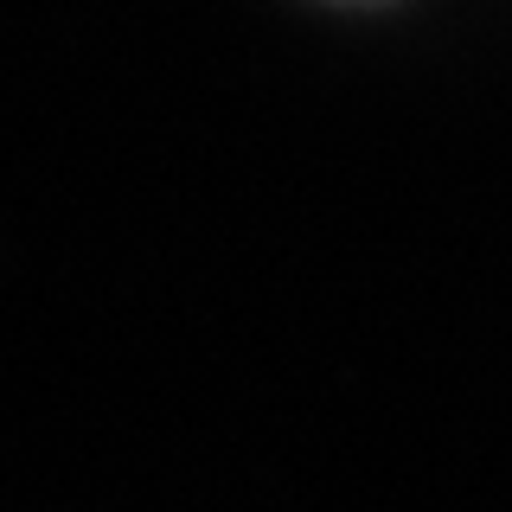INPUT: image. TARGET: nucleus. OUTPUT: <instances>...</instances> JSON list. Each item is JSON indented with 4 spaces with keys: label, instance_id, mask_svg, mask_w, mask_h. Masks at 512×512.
Listing matches in <instances>:
<instances>
[]
</instances>
